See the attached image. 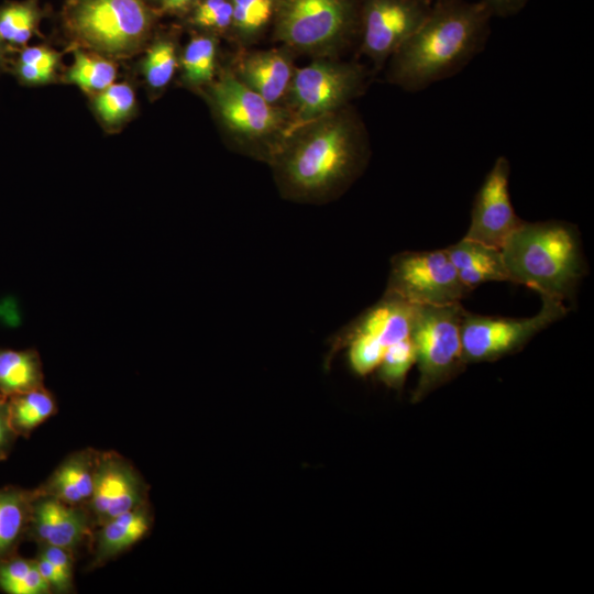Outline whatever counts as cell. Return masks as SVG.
<instances>
[{
  "mask_svg": "<svg viewBox=\"0 0 594 594\" xmlns=\"http://www.w3.org/2000/svg\"><path fill=\"white\" fill-rule=\"evenodd\" d=\"M9 422L16 436L30 432L56 411L52 394L43 386L7 398Z\"/></svg>",
  "mask_w": 594,
  "mask_h": 594,
  "instance_id": "23",
  "label": "cell"
},
{
  "mask_svg": "<svg viewBox=\"0 0 594 594\" xmlns=\"http://www.w3.org/2000/svg\"><path fill=\"white\" fill-rule=\"evenodd\" d=\"M36 565L43 578L50 584L51 588L67 591L72 585V580L62 574L58 569L47 559L38 554L35 560Z\"/></svg>",
  "mask_w": 594,
  "mask_h": 594,
  "instance_id": "33",
  "label": "cell"
},
{
  "mask_svg": "<svg viewBox=\"0 0 594 594\" xmlns=\"http://www.w3.org/2000/svg\"><path fill=\"white\" fill-rule=\"evenodd\" d=\"M446 251L460 280L470 290L487 282H508L501 249L463 238Z\"/></svg>",
  "mask_w": 594,
  "mask_h": 594,
  "instance_id": "16",
  "label": "cell"
},
{
  "mask_svg": "<svg viewBox=\"0 0 594 594\" xmlns=\"http://www.w3.org/2000/svg\"><path fill=\"white\" fill-rule=\"evenodd\" d=\"M493 18L483 0H437L413 35L387 62L386 80L417 92L448 78L475 57Z\"/></svg>",
  "mask_w": 594,
  "mask_h": 594,
  "instance_id": "2",
  "label": "cell"
},
{
  "mask_svg": "<svg viewBox=\"0 0 594 594\" xmlns=\"http://www.w3.org/2000/svg\"><path fill=\"white\" fill-rule=\"evenodd\" d=\"M501 250L508 282L564 304L575 298L586 263L580 233L571 223L522 221Z\"/></svg>",
  "mask_w": 594,
  "mask_h": 594,
  "instance_id": "3",
  "label": "cell"
},
{
  "mask_svg": "<svg viewBox=\"0 0 594 594\" xmlns=\"http://www.w3.org/2000/svg\"><path fill=\"white\" fill-rule=\"evenodd\" d=\"M1 398V397H0Z\"/></svg>",
  "mask_w": 594,
  "mask_h": 594,
  "instance_id": "41",
  "label": "cell"
},
{
  "mask_svg": "<svg viewBox=\"0 0 594 594\" xmlns=\"http://www.w3.org/2000/svg\"><path fill=\"white\" fill-rule=\"evenodd\" d=\"M201 92L233 150L270 165L293 131L288 110L246 87L228 63Z\"/></svg>",
  "mask_w": 594,
  "mask_h": 594,
  "instance_id": "4",
  "label": "cell"
},
{
  "mask_svg": "<svg viewBox=\"0 0 594 594\" xmlns=\"http://www.w3.org/2000/svg\"><path fill=\"white\" fill-rule=\"evenodd\" d=\"M34 537L44 546L63 548L70 553L89 536L87 514L78 507L42 494L33 499L30 521Z\"/></svg>",
  "mask_w": 594,
  "mask_h": 594,
  "instance_id": "15",
  "label": "cell"
},
{
  "mask_svg": "<svg viewBox=\"0 0 594 594\" xmlns=\"http://www.w3.org/2000/svg\"><path fill=\"white\" fill-rule=\"evenodd\" d=\"M416 363V350L410 337L389 345L377 367L380 380L387 386L400 388L408 371Z\"/></svg>",
  "mask_w": 594,
  "mask_h": 594,
  "instance_id": "31",
  "label": "cell"
},
{
  "mask_svg": "<svg viewBox=\"0 0 594 594\" xmlns=\"http://www.w3.org/2000/svg\"><path fill=\"white\" fill-rule=\"evenodd\" d=\"M41 10L36 0L10 1L0 6V37L9 46H23L37 31Z\"/></svg>",
  "mask_w": 594,
  "mask_h": 594,
  "instance_id": "24",
  "label": "cell"
},
{
  "mask_svg": "<svg viewBox=\"0 0 594 594\" xmlns=\"http://www.w3.org/2000/svg\"><path fill=\"white\" fill-rule=\"evenodd\" d=\"M98 455L82 451L66 459L51 476L45 495L70 505L90 499Z\"/></svg>",
  "mask_w": 594,
  "mask_h": 594,
  "instance_id": "17",
  "label": "cell"
},
{
  "mask_svg": "<svg viewBox=\"0 0 594 594\" xmlns=\"http://www.w3.org/2000/svg\"><path fill=\"white\" fill-rule=\"evenodd\" d=\"M370 154L367 130L350 105L294 129L270 166L283 198L320 205L350 188Z\"/></svg>",
  "mask_w": 594,
  "mask_h": 594,
  "instance_id": "1",
  "label": "cell"
},
{
  "mask_svg": "<svg viewBox=\"0 0 594 594\" xmlns=\"http://www.w3.org/2000/svg\"><path fill=\"white\" fill-rule=\"evenodd\" d=\"M157 1H161V0H157Z\"/></svg>",
  "mask_w": 594,
  "mask_h": 594,
  "instance_id": "40",
  "label": "cell"
},
{
  "mask_svg": "<svg viewBox=\"0 0 594 594\" xmlns=\"http://www.w3.org/2000/svg\"><path fill=\"white\" fill-rule=\"evenodd\" d=\"M360 0H279L274 41L295 55L339 57L359 34Z\"/></svg>",
  "mask_w": 594,
  "mask_h": 594,
  "instance_id": "5",
  "label": "cell"
},
{
  "mask_svg": "<svg viewBox=\"0 0 594 594\" xmlns=\"http://www.w3.org/2000/svg\"><path fill=\"white\" fill-rule=\"evenodd\" d=\"M0 588L9 594H45L51 586L35 560L11 556L0 562Z\"/></svg>",
  "mask_w": 594,
  "mask_h": 594,
  "instance_id": "25",
  "label": "cell"
},
{
  "mask_svg": "<svg viewBox=\"0 0 594 594\" xmlns=\"http://www.w3.org/2000/svg\"><path fill=\"white\" fill-rule=\"evenodd\" d=\"M464 312L461 302L446 306H416L410 332L419 370V381L414 393L415 399H421L458 374L464 366L461 340Z\"/></svg>",
  "mask_w": 594,
  "mask_h": 594,
  "instance_id": "8",
  "label": "cell"
},
{
  "mask_svg": "<svg viewBox=\"0 0 594 594\" xmlns=\"http://www.w3.org/2000/svg\"><path fill=\"white\" fill-rule=\"evenodd\" d=\"M97 538V561L102 562L136 543L150 529L144 506L101 522Z\"/></svg>",
  "mask_w": 594,
  "mask_h": 594,
  "instance_id": "18",
  "label": "cell"
},
{
  "mask_svg": "<svg viewBox=\"0 0 594 594\" xmlns=\"http://www.w3.org/2000/svg\"><path fill=\"white\" fill-rule=\"evenodd\" d=\"M233 23L229 38L238 48H250L273 26L279 0H231Z\"/></svg>",
  "mask_w": 594,
  "mask_h": 594,
  "instance_id": "20",
  "label": "cell"
},
{
  "mask_svg": "<svg viewBox=\"0 0 594 594\" xmlns=\"http://www.w3.org/2000/svg\"><path fill=\"white\" fill-rule=\"evenodd\" d=\"M219 36L201 32L194 35L179 56L183 82L201 91L216 78L218 64Z\"/></svg>",
  "mask_w": 594,
  "mask_h": 594,
  "instance_id": "19",
  "label": "cell"
},
{
  "mask_svg": "<svg viewBox=\"0 0 594 594\" xmlns=\"http://www.w3.org/2000/svg\"><path fill=\"white\" fill-rule=\"evenodd\" d=\"M198 0H161V12L178 14L190 11Z\"/></svg>",
  "mask_w": 594,
  "mask_h": 594,
  "instance_id": "37",
  "label": "cell"
},
{
  "mask_svg": "<svg viewBox=\"0 0 594 594\" xmlns=\"http://www.w3.org/2000/svg\"><path fill=\"white\" fill-rule=\"evenodd\" d=\"M117 77L116 65L101 57L76 50L67 79L87 92H100L112 85Z\"/></svg>",
  "mask_w": 594,
  "mask_h": 594,
  "instance_id": "27",
  "label": "cell"
},
{
  "mask_svg": "<svg viewBox=\"0 0 594 594\" xmlns=\"http://www.w3.org/2000/svg\"><path fill=\"white\" fill-rule=\"evenodd\" d=\"M58 59V54L47 46H29L20 52L13 72L22 84L44 85L54 78Z\"/></svg>",
  "mask_w": 594,
  "mask_h": 594,
  "instance_id": "28",
  "label": "cell"
},
{
  "mask_svg": "<svg viewBox=\"0 0 594 594\" xmlns=\"http://www.w3.org/2000/svg\"><path fill=\"white\" fill-rule=\"evenodd\" d=\"M67 24L86 46L123 56L145 42L153 13L144 0H78L68 11Z\"/></svg>",
  "mask_w": 594,
  "mask_h": 594,
  "instance_id": "7",
  "label": "cell"
},
{
  "mask_svg": "<svg viewBox=\"0 0 594 594\" xmlns=\"http://www.w3.org/2000/svg\"><path fill=\"white\" fill-rule=\"evenodd\" d=\"M40 556L47 559L62 574L72 580L73 560L69 551L59 547L45 546Z\"/></svg>",
  "mask_w": 594,
  "mask_h": 594,
  "instance_id": "34",
  "label": "cell"
},
{
  "mask_svg": "<svg viewBox=\"0 0 594 594\" xmlns=\"http://www.w3.org/2000/svg\"><path fill=\"white\" fill-rule=\"evenodd\" d=\"M366 69L338 57H318L295 69L284 102L293 130L351 105L365 89Z\"/></svg>",
  "mask_w": 594,
  "mask_h": 594,
  "instance_id": "6",
  "label": "cell"
},
{
  "mask_svg": "<svg viewBox=\"0 0 594 594\" xmlns=\"http://www.w3.org/2000/svg\"><path fill=\"white\" fill-rule=\"evenodd\" d=\"M509 175V161L498 156L476 193L464 238L502 249L521 224L510 200Z\"/></svg>",
  "mask_w": 594,
  "mask_h": 594,
  "instance_id": "12",
  "label": "cell"
},
{
  "mask_svg": "<svg viewBox=\"0 0 594 594\" xmlns=\"http://www.w3.org/2000/svg\"><path fill=\"white\" fill-rule=\"evenodd\" d=\"M385 292L417 306H446L461 302L471 290L443 249L396 254Z\"/></svg>",
  "mask_w": 594,
  "mask_h": 594,
  "instance_id": "10",
  "label": "cell"
},
{
  "mask_svg": "<svg viewBox=\"0 0 594 594\" xmlns=\"http://www.w3.org/2000/svg\"><path fill=\"white\" fill-rule=\"evenodd\" d=\"M493 16L508 18L519 13L530 0H483Z\"/></svg>",
  "mask_w": 594,
  "mask_h": 594,
  "instance_id": "36",
  "label": "cell"
},
{
  "mask_svg": "<svg viewBox=\"0 0 594 594\" xmlns=\"http://www.w3.org/2000/svg\"><path fill=\"white\" fill-rule=\"evenodd\" d=\"M424 1H426V2H428V3H432V2H435V1H437V0H424Z\"/></svg>",
  "mask_w": 594,
  "mask_h": 594,
  "instance_id": "39",
  "label": "cell"
},
{
  "mask_svg": "<svg viewBox=\"0 0 594 594\" xmlns=\"http://www.w3.org/2000/svg\"><path fill=\"white\" fill-rule=\"evenodd\" d=\"M295 54L280 45L268 50L238 48L230 68L246 87L272 105L284 106L296 69Z\"/></svg>",
  "mask_w": 594,
  "mask_h": 594,
  "instance_id": "13",
  "label": "cell"
},
{
  "mask_svg": "<svg viewBox=\"0 0 594 594\" xmlns=\"http://www.w3.org/2000/svg\"><path fill=\"white\" fill-rule=\"evenodd\" d=\"M35 496L15 487L0 490V562L12 556L26 529Z\"/></svg>",
  "mask_w": 594,
  "mask_h": 594,
  "instance_id": "22",
  "label": "cell"
},
{
  "mask_svg": "<svg viewBox=\"0 0 594 594\" xmlns=\"http://www.w3.org/2000/svg\"><path fill=\"white\" fill-rule=\"evenodd\" d=\"M43 386V371L34 350H0V397Z\"/></svg>",
  "mask_w": 594,
  "mask_h": 594,
  "instance_id": "21",
  "label": "cell"
},
{
  "mask_svg": "<svg viewBox=\"0 0 594 594\" xmlns=\"http://www.w3.org/2000/svg\"><path fill=\"white\" fill-rule=\"evenodd\" d=\"M430 6L424 0H360V51L376 70L419 28Z\"/></svg>",
  "mask_w": 594,
  "mask_h": 594,
  "instance_id": "11",
  "label": "cell"
},
{
  "mask_svg": "<svg viewBox=\"0 0 594 594\" xmlns=\"http://www.w3.org/2000/svg\"><path fill=\"white\" fill-rule=\"evenodd\" d=\"M94 107L103 122L118 124L128 119L134 110V90L125 82H113L97 94Z\"/></svg>",
  "mask_w": 594,
  "mask_h": 594,
  "instance_id": "30",
  "label": "cell"
},
{
  "mask_svg": "<svg viewBox=\"0 0 594 594\" xmlns=\"http://www.w3.org/2000/svg\"><path fill=\"white\" fill-rule=\"evenodd\" d=\"M189 23L202 32L229 37L233 23L231 0H198L190 10Z\"/></svg>",
  "mask_w": 594,
  "mask_h": 594,
  "instance_id": "29",
  "label": "cell"
},
{
  "mask_svg": "<svg viewBox=\"0 0 594 594\" xmlns=\"http://www.w3.org/2000/svg\"><path fill=\"white\" fill-rule=\"evenodd\" d=\"M143 502V484L134 469L118 455H98L90 504L99 521L141 507Z\"/></svg>",
  "mask_w": 594,
  "mask_h": 594,
  "instance_id": "14",
  "label": "cell"
},
{
  "mask_svg": "<svg viewBox=\"0 0 594 594\" xmlns=\"http://www.w3.org/2000/svg\"><path fill=\"white\" fill-rule=\"evenodd\" d=\"M7 46L8 45L0 37V70H2L7 65V57H6Z\"/></svg>",
  "mask_w": 594,
  "mask_h": 594,
  "instance_id": "38",
  "label": "cell"
},
{
  "mask_svg": "<svg viewBox=\"0 0 594 594\" xmlns=\"http://www.w3.org/2000/svg\"><path fill=\"white\" fill-rule=\"evenodd\" d=\"M540 310L528 318L490 317L465 311L461 324L463 359L497 360L522 348L532 337L565 316L564 302L541 297Z\"/></svg>",
  "mask_w": 594,
  "mask_h": 594,
  "instance_id": "9",
  "label": "cell"
},
{
  "mask_svg": "<svg viewBox=\"0 0 594 594\" xmlns=\"http://www.w3.org/2000/svg\"><path fill=\"white\" fill-rule=\"evenodd\" d=\"M16 435L9 422L8 400L0 398V459H4Z\"/></svg>",
  "mask_w": 594,
  "mask_h": 594,
  "instance_id": "35",
  "label": "cell"
},
{
  "mask_svg": "<svg viewBox=\"0 0 594 594\" xmlns=\"http://www.w3.org/2000/svg\"><path fill=\"white\" fill-rule=\"evenodd\" d=\"M179 67V55L173 37L161 36L150 46L142 69L147 85L153 90H163L174 78Z\"/></svg>",
  "mask_w": 594,
  "mask_h": 594,
  "instance_id": "26",
  "label": "cell"
},
{
  "mask_svg": "<svg viewBox=\"0 0 594 594\" xmlns=\"http://www.w3.org/2000/svg\"><path fill=\"white\" fill-rule=\"evenodd\" d=\"M341 341L349 346L350 366L360 376L376 370L386 350L376 341L363 336H342Z\"/></svg>",
  "mask_w": 594,
  "mask_h": 594,
  "instance_id": "32",
  "label": "cell"
}]
</instances>
